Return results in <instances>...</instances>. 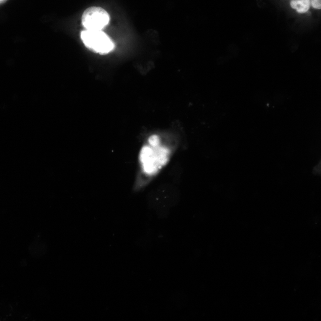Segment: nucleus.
Listing matches in <instances>:
<instances>
[{
	"mask_svg": "<svg viewBox=\"0 0 321 321\" xmlns=\"http://www.w3.org/2000/svg\"><path fill=\"white\" fill-rule=\"evenodd\" d=\"M180 137L171 130L153 132L148 136L138 156L136 190L147 186L168 165L179 147Z\"/></svg>",
	"mask_w": 321,
	"mask_h": 321,
	"instance_id": "obj_1",
	"label": "nucleus"
},
{
	"mask_svg": "<svg viewBox=\"0 0 321 321\" xmlns=\"http://www.w3.org/2000/svg\"><path fill=\"white\" fill-rule=\"evenodd\" d=\"M81 39L86 46L95 53L107 54L114 48V44L108 35L101 31H83Z\"/></svg>",
	"mask_w": 321,
	"mask_h": 321,
	"instance_id": "obj_2",
	"label": "nucleus"
},
{
	"mask_svg": "<svg viewBox=\"0 0 321 321\" xmlns=\"http://www.w3.org/2000/svg\"><path fill=\"white\" fill-rule=\"evenodd\" d=\"M82 25L87 30L101 31L109 22V15L103 8H88L83 13Z\"/></svg>",
	"mask_w": 321,
	"mask_h": 321,
	"instance_id": "obj_3",
	"label": "nucleus"
},
{
	"mask_svg": "<svg viewBox=\"0 0 321 321\" xmlns=\"http://www.w3.org/2000/svg\"><path fill=\"white\" fill-rule=\"evenodd\" d=\"M290 6L292 9L299 14H305L309 11L310 7V0H291Z\"/></svg>",
	"mask_w": 321,
	"mask_h": 321,
	"instance_id": "obj_4",
	"label": "nucleus"
},
{
	"mask_svg": "<svg viewBox=\"0 0 321 321\" xmlns=\"http://www.w3.org/2000/svg\"><path fill=\"white\" fill-rule=\"evenodd\" d=\"M310 4L315 9L320 10L321 9V0H310Z\"/></svg>",
	"mask_w": 321,
	"mask_h": 321,
	"instance_id": "obj_5",
	"label": "nucleus"
},
{
	"mask_svg": "<svg viewBox=\"0 0 321 321\" xmlns=\"http://www.w3.org/2000/svg\"><path fill=\"white\" fill-rule=\"evenodd\" d=\"M1 1V0H0V1Z\"/></svg>",
	"mask_w": 321,
	"mask_h": 321,
	"instance_id": "obj_6",
	"label": "nucleus"
}]
</instances>
